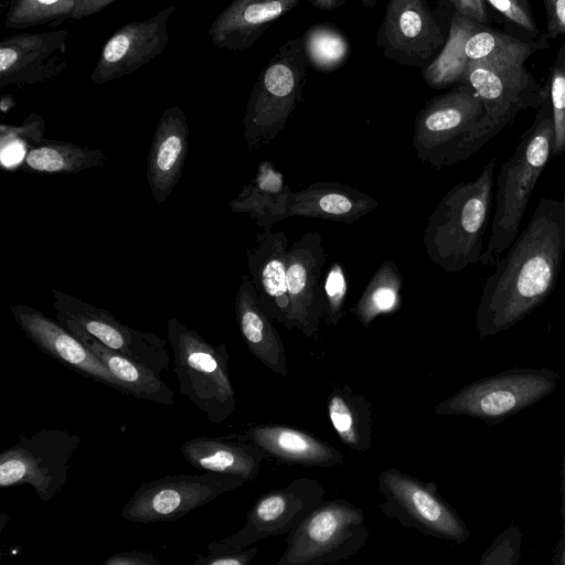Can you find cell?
<instances>
[{
	"mask_svg": "<svg viewBox=\"0 0 565 565\" xmlns=\"http://www.w3.org/2000/svg\"><path fill=\"white\" fill-rule=\"evenodd\" d=\"M235 320L248 351L273 372L287 376L288 362L282 340L248 275H244L238 285Z\"/></svg>",
	"mask_w": 565,
	"mask_h": 565,
	"instance_id": "25",
	"label": "cell"
},
{
	"mask_svg": "<svg viewBox=\"0 0 565 565\" xmlns=\"http://www.w3.org/2000/svg\"><path fill=\"white\" fill-rule=\"evenodd\" d=\"M300 0H233L209 26L211 43L230 51L250 49L269 25Z\"/></svg>",
	"mask_w": 565,
	"mask_h": 565,
	"instance_id": "22",
	"label": "cell"
},
{
	"mask_svg": "<svg viewBox=\"0 0 565 565\" xmlns=\"http://www.w3.org/2000/svg\"><path fill=\"white\" fill-rule=\"evenodd\" d=\"M497 162L492 157L475 180L451 188L428 217L423 244L430 260L447 273L480 263Z\"/></svg>",
	"mask_w": 565,
	"mask_h": 565,
	"instance_id": "2",
	"label": "cell"
},
{
	"mask_svg": "<svg viewBox=\"0 0 565 565\" xmlns=\"http://www.w3.org/2000/svg\"><path fill=\"white\" fill-rule=\"evenodd\" d=\"M448 31L426 0H388L375 42L387 60L423 71L443 50Z\"/></svg>",
	"mask_w": 565,
	"mask_h": 565,
	"instance_id": "14",
	"label": "cell"
},
{
	"mask_svg": "<svg viewBox=\"0 0 565 565\" xmlns=\"http://www.w3.org/2000/svg\"><path fill=\"white\" fill-rule=\"evenodd\" d=\"M548 43L508 33L481 24L467 40L465 53L469 62L524 65L535 52Z\"/></svg>",
	"mask_w": 565,
	"mask_h": 565,
	"instance_id": "32",
	"label": "cell"
},
{
	"mask_svg": "<svg viewBox=\"0 0 565 565\" xmlns=\"http://www.w3.org/2000/svg\"><path fill=\"white\" fill-rule=\"evenodd\" d=\"M482 116L481 100L468 84L426 100L414 124L417 158L437 170L466 160L468 140Z\"/></svg>",
	"mask_w": 565,
	"mask_h": 565,
	"instance_id": "8",
	"label": "cell"
},
{
	"mask_svg": "<svg viewBox=\"0 0 565 565\" xmlns=\"http://www.w3.org/2000/svg\"><path fill=\"white\" fill-rule=\"evenodd\" d=\"M67 30L21 33L0 42V87L35 85L67 70Z\"/></svg>",
	"mask_w": 565,
	"mask_h": 565,
	"instance_id": "18",
	"label": "cell"
},
{
	"mask_svg": "<svg viewBox=\"0 0 565 565\" xmlns=\"http://www.w3.org/2000/svg\"><path fill=\"white\" fill-rule=\"evenodd\" d=\"M310 4L320 11H332L342 7L347 0H308Z\"/></svg>",
	"mask_w": 565,
	"mask_h": 565,
	"instance_id": "47",
	"label": "cell"
},
{
	"mask_svg": "<svg viewBox=\"0 0 565 565\" xmlns=\"http://www.w3.org/2000/svg\"><path fill=\"white\" fill-rule=\"evenodd\" d=\"M403 275L392 260H384L350 311L364 328L380 316L392 315L399 310L402 299Z\"/></svg>",
	"mask_w": 565,
	"mask_h": 565,
	"instance_id": "33",
	"label": "cell"
},
{
	"mask_svg": "<svg viewBox=\"0 0 565 565\" xmlns=\"http://www.w3.org/2000/svg\"><path fill=\"white\" fill-rule=\"evenodd\" d=\"M554 116L552 157L565 151V41L558 49L546 81Z\"/></svg>",
	"mask_w": 565,
	"mask_h": 565,
	"instance_id": "36",
	"label": "cell"
},
{
	"mask_svg": "<svg viewBox=\"0 0 565 565\" xmlns=\"http://www.w3.org/2000/svg\"><path fill=\"white\" fill-rule=\"evenodd\" d=\"M364 9H373L377 2V0H361Z\"/></svg>",
	"mask_w": 565,
	"mask_h": 565,
	"instance_id": "49",
	"label": "cell"
},
{
	"mask_svg": "<svg viewBox=\"0 0 565 565\" xmlns=\"http://www.w3.org/2000/svg\"><path fill=\"white\" fill-rule=\"evenodd\" d=\"M56 320L68 331L85 332L107 348L161 374L170 364L167 341L121 323L109 311L54 289Z\"/></svg>",
	"mask_w": 565,
	"mask_h": 565,
	"instance_id": "13",
	"label": "cell"
},
{
	"mask_svg": "<svg viewBox=\"0 0 565 565\" xmlns=\"http://www.w3.org/2000/svg\"><path fill=\"white\" fill-rule=\"evenodd\" d=\"M522 531L516 523H511L500 532L489 547L482 553L480 565H518L521 559Z\"/></svg>",
	"mask_w": 565,
	"mask_h": 565,
	"instance_id": "38",
	"label": "cell"
},
{
	"mask_svg": "<svg viewBox=\"0 0 565 565\" xmlns=\"http://www.w3.org/2000/svg\"><path fill=\"white\" fill-rule=\"evenodd\" d=\"M81 444L79 435L65 429L21 434L0 454V487L28 484L42 501H51L67 483L71 461Z\"/></svg>",
	"mask_w": 565,
	"mask_h": 565,
	"instance_id": "10",
	"label": "cell"
},
{
	"mask_svg": "<svg viewBox=\"0 0 565 565\" xmlns=\"http://www.w3.org/2000/svg\"><path fill=\"white\" fill-rule=\"evenodd\" d=\"M161 559L148 552L128 551L114 554L103 562V565H160Z\"/></svg>",
	"mask_w": 565,
	"mask_h": 565,
	"instance_id": "44",
	"label": "cell"
},
{
	"mask_svg": "<svg viewBox=\"0 0 565 565\" xmlns=\"http://www.w3.org/2000/svg\"><path fill=\"white\" fill-rule=\"evenodd\" d=\"M500 13L509 25L511 33L548 43L545 32L542 31L532 12L530 0H483Z\"/></svg>",
	"mask_w": 565,
	"mask_h": 565,
	"instance_id": "37",
	"label": "cell"
},
{
	"mask_svg": "<svg viewBox=\"0 0 565 565\" xmlns=\"http://www.w3.org/2000/svg\"><path fill=\"white\" fill-rule=\"evenodd\" d=\"M180 454L194 468L254 480L266 455L242 431L220 437L200 436L185 440Z\"/></svg>",
	"mask_w": 565,
	"mask_h": 565,
	"instance_id": "23",
	"label": "cell"
},
{
	"mask_svg": "<svg viewBox=\"0 0 565 565\" xmlns=\"http://www.w3.org/2000/svg\"><path fill=\"white\" fill-rule=\"evenodd\" d=\"M76 0H14L6 15L8 29L56 26L72 19Z\"/></svg>",
	"mask_w": 565,
	"mask_h": 565,
	"instance_id": "35",
	"label": "cell"
},
{
	"mask_svg": "<svg viewBox=\"0 0 565 565\" xmlns=\"http://www.w3.org/2000/svg\"><path fill=\"white\" fill-rule=\"evenodd\" d=\"M465 84L483 107V116L468 140L467 158L499 135L520 111L536 110L548 94L546 83L540 85L525 65L470 62Z\"/></svg>",
	"mask_w": 565,
	"mask_h": 565,
	"instance_id": "9",
	"label": "cell"
},
{
	"mask_svg": "<svg viewBox=\"0 0 565 565\" xmlns=\"http://www.w3.org/2000/svg\"><path fill=\"white\" fill-rule=\"evenodd\" d=\"M545 8V35L554 40L565 36V0H543Z\"/></svg>",
	"mask_w": 565,
	"mask_h": 565,
	"instance_id": "43",
	"label": "cell"
},
{
	"mask_svg": "<svg viewBox=\"0 0 565 565\" xmlns=\"http://www.w3.org/2000/svg\"><path fill=\"white\" fill-rule=\"evenodd\" d=\"M561 515L565 521V448L561 469Z\"/></svg>",
	"mask_w": 565,
	"mask_h": 565,
	"instance_id": "48",
	"label": "cell"
},
{
	"mask_svg": "<svg viewBox=\"0 0 565 565\" xmlns=\"http://www.w3.org/2000/svg\"><path fill=\"white\" fill-rule=\"evenodd\" d=\"M369 541L365 514L348 500L323 501L287 534L277 565H322L347 561Z\"/></svg>",
	"mask_w": 565,
	"mask_h": 565,
	"instance_id": "7",
	"label": "cell"
},
{
	"mask_svg": "<svg viewBox=\"0 0 565 565\" xmlns=\"http://www.w3.org/2000/svg\"><path fill=\"white\" fill-rule=\"evenodd\" d=\"M324 494L326 489L318 480L296 478L259 497L247 512L244 525L221 540L247 547L270 536L287 535L324 501Z\"/></svg>",
	"mask_w": 565,
	"mask_h": 565,
	"instance_id": "15",
	"label": "cell"
},
{
	"mask_svg": "<svg viewBox=\"0 0 565 565\" xmlns=\"http://www.w3.org/2000/svg\"><path fill=\"white\" fill-rule=\"evenodd\" d=\"M267 458L280 463L333 468L343 454L329 443L303 430L278 424H258L242 431Z\"/></svg>",
	"mask_w": 565,
	"mask_h": 565,
	"instance_id": "24",
	"label": "cell"
},
{
	"mask_svg": "<svg viewBox=\"0 0 565 565\" xmlns=\"http://www.w3.org/2000/svg\"><path fill=\"white\" fill-rule=\"evenodd\" d=\"M245 482L239 477L214 472L164 476L141 483L120 515L134 523L173 521Z\"/></svg>",
	"mask_w": 565,
	"mask_h": 565,
	"instance_id": "12",
	"label": "cell"
},
{
	"mask_svg": "<svg viewBox=\"0 0 565 565\" xmlns=\"http://www.w3.org/2000/svg\"><path fill=\"white\" fill-rule=\"evenodd\" d=\"M326 263L322 236L307 232L289 247L287 290L290 301V328L312 338L324 316L326 298L322 269Z\"/></svg>",
	"mask_w": 565,
	"mask_h": 565,
	"instance_id": "17",
	"label": "cell"
},
{
	"mask_svg": "<svg viewBox=\"0 0 565 565\" xmlns=\"http://www.w3.org/2000/svg\"><path fill=\"white\" fill-rule=\"evenodd\" d=\"M330 423L348 448L365 452L372 448L373 412L367 397L348 385L333 386L327 398Z\"/></svg>",
	"mask_w": 565,
	"mask_h": 565,
	"instance_id": "29",
	"label": "cell"
},
{
	"mask_svg": "<svg viewBox=\"0 0 565 565\" xmlns=\"http://www.w3.org/2000/svg\"><path fill=\"white\" fill-rule=\"evenodd\" d=\"M380 509L386 516L426 536L461 544L471 531L457 511L426 482L396 468L382 470L377 478Z\"/></svg>",
	"mask_w": 565,
	"mask_h": 565,
	"instance_id": "11",
	"label": "cell"
},
{
	"mask_svg": "<svg viewBox=\"0 0 565 565\" xmlns=\"http://www.w3.org/2000/svg\"><path fill=\"white\" fill-rule=\"evenodd\" d=\"M481 25L460 13H452L446 43L437 57L422 71L425 83L436 89L465 84L469 60L465 53L468 38Z\"/></svg>",
	"mask_w": 565,
	"mask_h": 565,
	"instance_id": "31",
	"label": "cell"
},
{
	"mask_svg": "<svg viewBox=\"0 0 565 565\" xmlns=\"http://www.w3.org/2000/svg\"><path fill=\"white\" fill-rule=\"evenodd\" d=\"M10 310L26 338L41 351L67 369L124 393L102 360L57 320L26 305H13Z\"/></svg>",
	"mask_w": 565,
	"mask_h": 565,
	"instance_id": "19",
	"label": "cell"
},
{
	"mask_svg": "<svg viewBox=\"0 0 565 565\" xmlns=\"http://www.w3.org/2000/svg\"><path fill=\"white\" fill-rule=\"evenodd\" d=\"M206 555H196L193 565H248L257 555L258 548L232 546L222 540L207 544Z\"/></svg>",
	"mask_w": 565,
	"mask_h": 565,
	"instance_id": "41",
	"label": "cell"
},
{
	"mask_svg": "<svg viewBox=\"0 0 565 565\" xmlns=\"http://www.w3.org/2000/svg\"><path fill=\"white\" fill-rule=\"evenodd\" d=\"M553 143L554 116L547 94L514 153L499 171L495 210L481 265H494L518 236L533 190L552 157Z\"/></svg>",
	"mask_w": 565,
	"mask_h": 565,
	"instance_id": "3",
	"label": "cell"
},
{
	"mask_svg": "<svg viewBox=\"0 0 565 565\" xmlns=\"http://www.w3.org/2000/svg\"><path fill=\"white\" fill-rule=\"evenodd\" d=\"M189 148V124L182 108L163 110L153 134L147 159V180L157 204L163 203L182 174Z\"/></svg>",
	"mask_w": 565,
	"mask_h": 565,
	"instance_id": "21",
	"label": "cell"
},
{
	"mask_svg": "<svg viewBox=\"0 0 565 565\" xmlns=\"http://www.w3.org/2000/svg\"><path fill=\"white\" fill-rule=\"evenodd\" d=\"M552 564L565 565V521H563V527L559 535V540L555 545L554 553L552 556Z\"/></svg>",
	"mask_w": 565,
	"mask_h": 565,
	"instance_id": "46",
	"label": "cell"
},
{
	"mask_svg": "<svg viewBox=\"0 0 565 565\" xmlns=\"http://www.w3.org/2000/svg\"><path fill=\"white\" fill-rule=\"evenodd\" d=\"M377 201L354 188L333 181H318L292 191L289 217L305 216L352 224L377 207Z\"/></svg>",
	"mask_w": 565,
	"mask_h": 565,
	"instance_id": "26",
	"label": "cell"
},
{
	"mask_svg": "<svg viewBox=\"0 0 565 565\" xmlns=\"http://www.w3.org/2000/svg\"><path fill=\"white\" fill-rule=\"evenodd\" d=\"M120 383L124 394L135 398L170 406L174 404L173 391L163 382L161 374L107 348L94 337L72 330Z\"/></svg>",
	"mask_w": 565,
	"mask_h": 565,
	"instance_id": "28",
	"label": "cell"
},
{
	"mask_svg": "<svg viewBox=\"0 0 565 565\" xmlns=\"http://www.w3.org/2000/svg\"><path fill=\"white\" fill-rule=\"evenodd\" d=\"M167 338L172 349L173 372L181 394L202 411L212 424L225 422L236 407L226 344L210 343L175 318L168 320Z\"/></svg>",
	"mask_w": 565,
	"mask_h": 565,
	"instance_id": "5",
	"label": "cell"
},
{
	"mask_svg": "<svg viewBox=\"0 0 565 565\" xmlns=\"http://www.w3.org/2000/svg\"><path fill=\"white\" fill-rule=\"evenodd\" d=\"M559 373L552 369L514 367L462 386L439 402L443 416H468L486 423L502 422L551 395Z\"/></svg>",
	"mask_w": 565,
	"mask_h": 565,
	"instance_id": "6",
	"label": "cell"
},
{
	"mask_svg": "<svg viewBox=\"0 0 565 565\" xmlns=\"http://www.w3.org/2000/svg\"><path fill=\"white\" fill-rule=\"evenodd\" d=\"M308 65L301 36L294 38L280 45L258 75L242 120L250 152L268 146L301 104Z\"/></svg>",
	"mask_w": 565,
	"mask_h": 565,
	"instance_id": "4",
	"label": "cell"
},
{
	"mask_svg": "<svg viewBox=\"0 0 565 565\" xmlns=\"http://www.w3.org/2000/svg\"><path fill=\"white\" fill-rule=\"evenodd\" d=\"M301 40L308 64L321 73L339 70L351 55L348 36L332 23L322 22L311 25Z\"/></svg>",
	"mask_w": 565,
	"mask_h": 565,
	"instance_id": "34",
	"label": "cell"
},
{
	"mask_svg": "<svg viewBox=\"0 0 565 565\" xmlns=\"http://www.w3.org/2000/svg\"><path fill=\"white\" fill-rule=\"evenodd\" d=\"M565 255V198H542L529 223L486 279L476 312L480 338L503 332L542 306Z\"/></svg>",
	"mask_w": 565,
	"mask_h": 565,
	"instance_id": "1",
	"label": "cell"
},
{
	"mask_svg": "<svg viewBox=\"0 0 565 565\" xmlns=\"http://www.w3.org/2000/svg\"><path fill=\"white\" fill-rule=\"evenodd\" d=\"M326 298L324 321L329 326H337L344 315V302L349 289L343 265L334 262L327 270L323 281Z\"/></svg>",
	"mask_w": 565,
	"mask_h": 565,
	"instance_id": "39",
	"label": "cell"
},
{
	"mask_svg": "<svg viewBox=\"0 0 565 565\" xmlns=\"http://www.w3.org/2000/svg\"><path fill=\"white\" fill-rule=\"evenodd\" d=\"M292 190L275 166L264 160L259 162L254 179L243 186L239 194L230 203L233 213H245L264 230L289 217Z\"/></svg>",
	"mask_w": 565,
	"mask_h": 565,
	"instance_id": "27",
	"label": "cell"
},
{
	"mask_svg": "<svg viewBox=\"0 0 565 565\" xmlns=\"http://www.w3.org/2000/svg\"><path fill=\"white\" fill-rule=\"evenodd\" d=\"M177 10L166 7L154 15L121 25L105 42L90 81L100 85L121 78L159 56L169 42V20Z\"/></svg>",
	"mask_w": 565,
	"mask_h": 565,
	"instance_id": "16",
	"label": "cell"
},
{
	"mask_svg": "<svg viewBox=\"0 0 565 565\" xmlns=\"http://www.w3.org/2000/svg\"><path fill=\"white\" fill-rule=\"evenodd\" d=\"M117 0H76L72 19L79 20L90 17Z\"/></svg>",
	"mask_w": 565,
	"mask_h": 565,
	"instance_id": "45",
	"label": "cell"
},
{
	"mask_svg": "<svg viewBox=\"0 0 565 565\" xmlns=\"http://www.w3.org/2000/svg\"><path fill=\"white\" fill-rule=\"evenodd\" d=\"M44 119L31 113L20 126L1 124L0 146L1 151L22 147L25 151L44 139Z\"/></svg>",
	"mask_w": 565,
	"mask_h": 565,
	"instance_id": "40",
	"label": "cell"
},
{
	"mask_svg": "<svg viewBox=\"0 0 565 565\" xmlns=\"http://www.w3.org/2000/svg\"><path fill=\"white\" fill-rule=\"evenodd\" d=\"M452 13H460L478 23L490 25L487 6L483 0H439Z\"/></svg>",
	"mask_w": 565,
	"mask_h": 565,
	"instance_id": "42",
	"label": "cell"
},
{
	"mask_svg": "<svg viewBox=\"0 0 565 565\" xmlns=\"http://www.w3.org/2000/svg\"><path fill=\"white\" fill-rule=\"evenodd\" d=\"M106 161L99 149L44 138L25 151L19 169L35 174H68L104 166Z\"/></svg>",
	"mask_w": 565,
	"mask_h": 565,
	"instance_id": "30",
	"label": "cell"
},
{
	"mask_svg": "<svg viewBox=\"0 0 565 565\" xmlns=\"http://www.w3.org/2000/svg\"><path fill=\"white\" fill-rule=\"evenodd\" d=\"M289 242L282 232L264 230L246 250L249 278L259 301L274 320L290 328V301L287 290Z\"/></svg>",
	"mask_w": 565,
	"mask_h": 565,
	"instance_id": "20",
	"label": "cell"
}]
</instances>
